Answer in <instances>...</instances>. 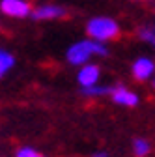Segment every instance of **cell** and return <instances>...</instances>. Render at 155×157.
I'll return each mask as SVG.
<instances>
[{
  "label": "cell",
  "mask_w": 155,
  "mask_h": 157,
  "mask_svg": "<svg viewBox=\"0 0 155 157\" xmlns=\"http://www.w3.org/2000/svg\"><path fill=\"white\" fill-rule=\"evenodd\" d=\"M107 54H108V49L105 43L95 41V39H81V41L73 43L67 49L66 58L71 66L79 67V66L88 64L92 56H107Z\"/></svg>",
  "instance_id": "obj_1"
},
{
  "label": "cell",
  "mask_w": 155,
  "mask_h": 157,
  "mask_svg": "<svg viewBox=\"0 0 155 157\" xmlns=\"http://www.w3.org/2000/svg\"><path fill=\"white\" fill-rule=\"evenodd\" d=\"M120 25L110 17H93L86 25V34L90 36V39L95 41H112L120 36Z\"/></svg>",
  "instance_id": "obj_2"
},
{
  "label": "cell",
  "mask_w": 155,
  "mask_h": 157,
  "mask_svg": "<svg viewBox=\"0 0 155 157\" xmlns=\"http://www.w3.org/2000/svg\"><path fill=\"white\" fill-rule=\"evenodd\" d=\"M0 11L13 19H23L32 13V6L26 0H0Z\"/></svg>",
  "instance_id": "obj_3"
},
{
  "label": "cell",
  "mask_w": 155,
  "mask_h": 157,
  "mask_svg": "<svg viewBox=\"0 0 155 157\" xmlns=\"http://www.w3.org/2000/svg\"><path fill=\"white\" fill-rule=\"evenodd\" d=\"M131 73H133V77L137 78L138 82H144V81H148V78L153 77V73H155V64H153V60H149V58L140 56V58H137V60L133 62Z\"/></svg>",
  "instance_id": "obj_4"
},
{
  "label": "cell",
  "mask_w": 155,
  "mask_h": 157,
  "mask_svg": "<svg viewBox=\"0 0 155 157\" xmlns=\"http://www.w3.org/2000/svg\"><path fill=\"white\" fill-rule=\"evenodd\" d=\"M67 11L66 8L62 6H54V4H45V6H40V8H36L32 10L30 17L34 19V21H49V19H62L66 17Z\"/></svg>",
  "instance_id": "obj_5"
},
{
  "label": "cell",
  "mask_w": 155,
  "mask_h": 157,
  "mask_svg": "<svg viewBox=\"0 0 155 157\" xmlns=\"http://www.w3.org/2000/svg\"><path fill=\"white\" fill-rule=\"evenodd\" d=\"M99 75H101V69L97 64H84L81 66L79 73H77V81H79L81 88H88V86H93V84H97L99 81Z\"/></svg>",
  "instance_id": "obj_6"
},
{
  "label": "cell",
  "mask_w": 155,
  "mask_h": 157,
  "mask_svg": "<svg viewBox=\"0 0 155 157\" xmlns=\"http://www.w3.org/2000/svg\"><path fill=\"white\" fill-rule=\"evenodd\" d=\"M110 97L116 105H122V107H137L138 105V95L127 90L123 84L120 86H112V92H110Z\"/></svg>",
  "instance_id": "obj_7"
},
{
  "label": "cell",
  "mask_w": 155,
  "mask_h": 157,
  "mask_svg": "<svg viewBox=\"0 0 155 157\" xmlns=\"http://www.w3.org/2000/svg\"><path fill=\"white\" fill-rule=\"evenodd\" d=\"M15 66V56L6 49H0V78Z\"/></svg>",
  "instance_id": "obj_8"
},
{
  "label": "cell",
  "mask_w": 155,
  "mask_h": 157,
  "mask_svg": "<svg viewBox=\"0 0 155 157\" xmlns=\"http://www.w3.org/2000/svg\"><path fill=\"white\" fill-rule=\"evenodd\" d=\"M151 151V144L146 139H134L133 140V153L137 157H146Z\"/></svg>",
  "instance_id": "obj_9"
},
{
  "label": "cell",
  "mask_w": 155,
  "mask_h": 157,
  "mask_svg": "<svg viewBox=\"0 0 155 157\" xmlns=\"http://www.w3.org/2000/svg\"><path fill=\"white\" fill-rule=\"evenodd\" d=\"M112 92V86H99V84H93L88 88H82V94L88 97H99V95H107Z\"/></svg>",
  "instance_id": "obj_10"
},
{
  "label": "cell",
  "mask_w": 155,
  "mask_h": 157,
  "mask_svg": "<svg viewBox=\"0 0 155 157\" xmlns=\"http://www.w3.org/2000/svg\"><path fill=\"white\" fill-rule=\"evenodd\" d=\"M138 37L142 39V41H146V43L155 47V26H142V28H138Z\"/></svg>",
  "instance_id": "obj_11"
},
{
  "label": "cell",
  "mask_w": 155,
  "mask_h": 157,
  "mask_svg": "<svg viewBox=\"0 0 155 157\" xmlns=\"http://www.w3.org/2000/svg\"><path fill=\"white\" fill-rule=\"evenodd\" d=\"M15 157H45V155L40 153L37 150H34V148H30V146H25V148H19L17 150Z\"/></svg>",
  "instance_id": "obj_12"
},
{
  "label": "cell",
  "mask_w": 155,
  "mask_h": 157,
  "mask_svg": "<svg viewBox=\"0 0 155 157\" xmlns=\"http://www.w3.org/2000/svg\"><path fill=\"white\" fill-rule=\"evenodd\" d=\"M92 157H108V153L107 151H95V153H92Z\"/></svg>",
  "instance_id": "obj_13"
}]
</instances>
